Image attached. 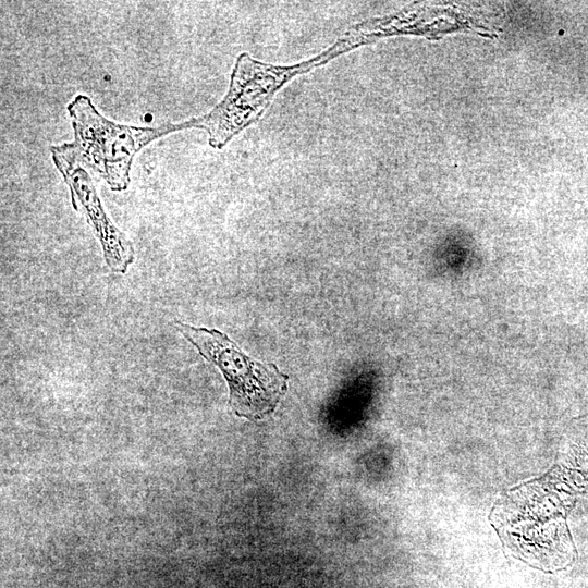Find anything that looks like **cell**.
I'll use <instances>...</instances> for the list:
<instances>
[{
  "label": "cell",
  "instance_id": "6da1fadb",
  "mask_svg": "<svg viewBox=\"0 0 588 588\" xmlns=\"http://www.w3.org/2000/svg\"><path fill=\"white\" fill-rule=\"evenodd\" d=\"M66 110L73 140L50 146L51 155L91 172L114 192L128 187L133 159L138 151L162 136L184 130L182 122L157 127L117 123L102 115L83 94L75 96Z\"/></svg>",
  "mask_w": 588,
  "mask_h": 588
},
{
  "label": "cell",
  "instance_id": "7a4b0ae2",
  "mask_svg": "<svg viewBox=\"0 0 588 588\" xmlns=\"http://www.w3.org/2000/svg\"><path fill=\"white\" fill-rule=\"evenodd\" d=\"M341 53L338 46L317 58L292 66H275L241 53L231 74L224 98L211 111L184 121L186 128H201L216 149L224 147L235 135L255 123L265 112L277 90L289 79Z\"/></svg>",
  "mask_w": 588,
  "mask_h": 588
},
{
  "label": "cell",
  "instance_id": "3957f363",
  "mask_svg": "<svg viewBox=\"0 0 588 588\" xmlns=\"http://www.w3.org/2000/svg\"><path fill=\"white\" fill-rule=\"evenodd\" d=\"M179 332L215 365L229 387L232 412L249 420L273 413L287 389L289 377L277 365L252 358L224 332L175 321Z\"/></svg>",
  "mask_w": 588,
  "mask_h": 588
},
{
  "label": "cell",
  "instance_id": "277c9868",
  "mask_svg": "<svg viewBox=\"0 0 588 588\" xmlns=\"http://www.w3.org/2000/svg\"><path fill=\"white\" fill-rule=\"evenodd\" d=\"M51 158L69 186L73 208L83 212L99 241L106 265L112 272L125 274L135 260L133 243L107 215L89 173L57 155Z\"/></svg>",
  "mask_w": 588,
  "mask_h": 588
}]
</instances>
